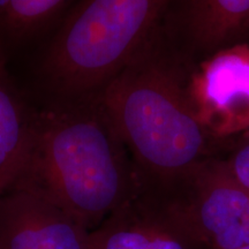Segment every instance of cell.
Returning a JSON list of instances; mask_svg holds the SVG:
<instances>
[{
  "mask_svg": "<svg viewBox=\"0 0 249 249\" xmlns=\"http://www.w3.org/2000/svg\"><path fill=\"white\" fill-rule=\"evenodd\" d=\"M195 65L160 26L101 90L133 160L140 191H166L226 150L230 141L210 136L193 108L188 80Z\"/></svg>",
  "mask_w": 249,
  "mask_h": 249,
  "instance_id": "1",
  "label": "cell"
},
{
  "mask_svg": "<svg viewBox=\"0 0 249 249\" xmlns=\"http://www.w3.org/2000/svg\"><path fill=\"white\" fill-rule=\"evenodd\" d=\"M14 186L43 196L89 231L138 194L133 160L101 91L40 97L33 148Z\"/></svg>",
  "mask_w": 249,
  "mask_h": 249,
  "instance_id": "2",
  "label": "cell"
},
{
  "mask_svg": "<svg viewBox=\"0 0 249 249\" xmlns=\"http://www.w3.org/2000/svg\"><path fill=\"white\" fill-rule=\"evenodd\" d=\"M172 0H76L36 66L40 97L101 91L163 23Z\"/></svg>",
  "mask_w": 249,
  "mask_h": 249,
  "instance_id": "3",
  "label": "cell"
},
{
  "mask_svg": "<svg viewBox=\"0 0 249 249\" xmlns=\"http://www.w3.org/2000/svg\"><path fill=\"white\" fill-rule=\"evenodd\" d=\"M144 193L158 202L193 249L249 245V195L229 172L222 156L203 161L166 191Z\"/></svg>",
  "mask_w": 249,
  "mask_h": 249,
  "instance_id": "4",
  "label": "cell"
},
{
  "mask_svg": "<svg viewBox=\"0 0 249 249\" xmlns=\"http://www.w3.org/2000/svg\"><path fill=\"white\" fill-rule=\"evenodd\" d=\"M188 93L198 121L214 140L227 142L249 132V42L198 61Z\"/></svg>",
  "mask_w": 249,
  "mask_h": 249,
  "instance_id": "5",
  "label": "cell"
},
{
  "mask_svg": "<svg viewBox=\"0 0 249 249\" xmlns=\"http://www.w3.org/2000/svg\"><path fill=\"white\" fill-rule=\"evenodd\" d=\"M89 234L35 192L14 186L0 196V249H89Z\"/></svg>",
  "mask_w": 249,
  "mask_h": 249,
  "instance_id": "6",
  "label": "cell"
},
{
  "mask_svg": "<svg viewBox=\"0 0 249 249\" xmlns=\"http://www.w3.org/2000/svg\"><path fill=\"white\" fill-rule=\"evenodd\" d=\"M161 26L197 64L218 50L249 42V0H172Z\"/></svg>",
  "mask_w": 249,
  "mask_h": 249,
  "instance_id": "7",
  "label": "cell"
},
{
  "mask_svg": "<svg viewBox=\"0 0 249 249\" xmlns=\"http://www.w3.org/2000/svg\"><path fill=\"white\" fill-rule=\"evenodd\" d=\"M89 249H193L160 205L139 191L132 200L90 231Z\"/></svg>",
  "mask_w": 249,
  "mask_h": 249,
  "instance_id": "8",
  "label": "cell"
},
{
  "mask_svg": "<svg viewBox=\"0 0 249 249\" xmlns=\"http://www.w3.org/2000/svg\"><path fill=\"white\" fill-rule=\"evenodd\" d=\"M0 51V196L22 174L35 138L37 104L21 90Z\"/></svg>",
  "mask_w": 249,
  "mask_h": 249,
  "instance_id": "9",
  "label": "cell"
},
{
  "mask_svg": "<svg viewBox=\"0 0 249 249\" xmlns=\"http://www.w3.org/2000/svg\"><path fill=\"white\" fill-rule=\"evenodd\" d=\"M76 0H0V51L11 58L43 33L54 29Z\"/></svg>",
  "mask_w": 249,
  "mask_h": 249,
  "instance_id": "10",
  "label": "cell"
},
{
  "mask_svg": "<svg viewBox=\"0 0 249 249\" xmlns=\"http://www.w3.org/2000/svg\"><path fill=\"white\" fill-rule=\"evenodd\" d=\"M222 158L231 176L249 195V132L232 139Z\"/></svg>",
  "mask_w": 249,
  "mask_h": 249,
  "instance_id": "11",
  "label": "cell"
},
{
  "mask_svg": "<svg viewBox=\"0 0 249 249\" xmlns=\"http://www.w3.org/2000/svg\"><path fill=\"white\" fill-rule=\"evenodd\" d=\"M238 249H249V245H247V246H244V247L238 248Z\"/></svg>",
  "mask_w": 249,
  "mask_h": 249,
  "instance_id": "12",
  "label": "cell"
}]
</instances>
